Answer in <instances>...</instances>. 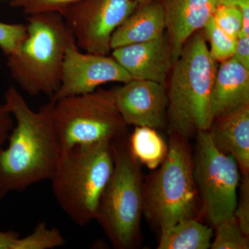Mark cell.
Instances as JSON below:
<instances>
[{"label": "cell", "instance_id": "obj_1", "mask_svg": "<svg viewBox=\"0 0 249 249\" xmlns=\"http://www.w3.org/2000/svg\"><path fill=\"white\" fill-rule=\"evenodd\" d=\"M4 99L15 124L9 145L0 149V200L50 180L62 154L53 126V101L34 111L14 86L6 90Z\"/></svg>", "mask_w": 249, "mask_h": 249}, {"label": "cell", "instance_id": "obj_2", "mask_svg": "<svg viewBox=\"0 0 249 249\" xmlns=\"http://www.w3.org/2000/svg\"><path fill=\"white\" fill-rule=\"evenodd\" d=\"M217 62L201 33L188 39L173 64L168 91V134L190 139L211 128L214 120L211 96Z\"/></svg>", "mask_w": 249, "mask_h": 249}, {"label": "cell", "instance_id": "obj_3", "mask_svg": "<svg viewBox=\"0 0 249 249\" xmlns=\"http://www.w3.org/2000/svg\"><path fill=\"white\" fill-rule=\"evenodd\" d=\"M114 164L111 142L76 145L62 152L50 181L59 206L76 225L96 220Z\"/></svg>", "mask_w": 249, "mask_h": 249}, {"label": "cell", "instance_id": "obj_4", "mask_svg": "<svg viewBox=\"0 0 249 249\" xmlns=\"http://www.w3.org/2000/svg\"><path fill=\"white\" fill-rule=\"evenodd\" d=\"M27 35L17 52L7 57L11 76L31 96L58 91L62 64L73 39L62 15L47 12L27 18Z\"/></svg>", "mask_w": 249, "mask_h": 249}, {"label": "cell", "instance_id": "obj_5", "mask_svg": "<svg viewBox=\"0 0 249 249\" xmlns=\"http://www.w3.org/2000/svg\"><path fill=\"white\" fill-rule=\"evenodd\" d=\"M114 170L101 198L96 220L116 249L138 243L143 214L144 181L141 163L129 143L127 132L111 142Z\"/></svg>", "mask_w": 249, "mask_h": 249}, {"label": "cell", "instance_id": "obj_6", "mask_svg": "<svg viewBox=\"0 0 249 249\" xmlns=\"http://www.w3.org/2000/svg\"><path fill=\"white\" fill-rule=\"evenodd\" d=\"M168 146L160 169L144 182L143 214L160 231L199 213L189 139L170 133Z\"/></svg>", "mask_w": 249, "mask_h": 249}, {"label": "cell", "instance_id": "obj_7", "mask_svg": "<svg viewBox=\"0 0 249 249\" xmlns=\"http://www.w3.org/2000/svg\"><path fill=\"white\" fill-rule=\"evenodd\" d=\"M53 102V126L62 152L76 145L112 142L127 133L112 89H97Z\"/></svg>", "mask_w": 249, "mask_h": 249}, {"label": "cell", "instance_id": "obj_8", "mask_svg": "<svg viewBox=\"0 0 249 249\" xmlns=\"http://www.w3.org/2000/svg\"><path fill=\"white\" fill-rule=\"evenodd\" d=\"M193 163L200 213L216 227L234 217L241 178L238 165L231 155L218 150L209 131L196 134Z\"/></svg>", "mask_w": 249, "mask_h": 249}, {"label": "cell", "instance_id": "obj_9", "mask_svg": "<svg viewBox=\"0 0 249 249\" xmlns=\"http://www.w3.org/2000/svg\"><path fill=\"white\" fill-rule=\"evenodd\" d=\"M138 6L135 0H79L62 16L80 50L108 55L112 34Z\"/></svg>", "mask_w": 249, "mask_h": 249}, {"label": "cell", "instance_id": "obj_10", "mask_svg": "<svg viewBox=\"0 0 249 249\" xmlns=\"http://www.w3.org/2000/svg\"><path fill=\"white\" fill-rule=\"evenodd\" d=\"M130 75L112 56L83 52L75 40L67 47L58 91L49 100L91 93L108 83H127Z\"/></svg>", "mask_w": 249, "mask_h": 249}, {"label": "cell", "instance_id": "obj_11", "mask_svg": "<svg viewBox=\"0 0 249 249\" xmlns=\"http://www.w3.org/2000/svg\"><path fill=\"white\" fill-rule=\"evenodd\" d=\"M112 91L116 106L127 125L156 129L164 127L168 104L165 85L132 79Z\"/></svg>", "mask_w": 249, "mask_h": 249}, {"label": "cell", "instance_id": "obj_12", "mask_svg": "<svg viewBox=\"0 0 249 249\" xmlns=\"http://www.w3.org/2000/svg\"><path fill=\"white\" fill-rule=\"evenodd\" d=\"M111 56L132 79L151 80L163 85L173 66L171 47L166 35L149 42L112 49Z\"/></svg>", "mask_w": 249, "mask_h": 249}, {"label": "cell", "instance_id": "obj_13", "mask_svg": "<svg viewBox=\"0 0 249 249\" xmlns=\"http://www.w3.org/2000/svg\"><path fill=\"white\" fill-rule=\"evenodd\" d=\"M164 14L167 38L173 63L178 60L188 39L213 16L220 0H160Z\"/></svg>", "mask_w": 249, "mask_h": 249}, {"label": "cell", "instance_id": "obj_14", "mask_svg": "<svg viewBox=\"0 0 249 249\" xmlns=\"http://www.w3.org/2000/svg\"><path fill=\"white\" fill-rule=\"evenodd\" d=\"M209 132L218 150L235 159L241 176L249 175V105L214 119Z\"/></svg>", "mask_w": 249, "mask_h": 249}, {"label": "cell", "instance_id": "obj_15", "mask_svg": "<svg viewBox=\"0 0 249 249\" xmlns=\"http://www.w3.org/2000/svg\"><path fill=\"white\" fill-rule=\"evenodd\" d=\"M249 105V70L235 58L221 62L213 87L211 108L213 119Z\"/></svg>", "mask_w": 249, "mask_h": 249}, {"label": "cell", "instance_id": "obj_16", "mask_svg": "<svg viewBox=\"0 0 249 249\" xmlns=\"http://www.w3.org/2000/svg\"><path fill=\"white\" fill-rule=\"evenodd\" d=\"M165 18L160 0L139 5L111 37V49L155 40L164 35Z\"/></svg>", "mask_w": 249, "mask_h": 249}, {"label": "cell", "instance_id": "obj_17", "mask_svg": "<svg viewBox=\"0 0 249 249\" xmlns=\"http://www.w3.org/2000/svg\"><path fill=\"white\" fill-rule=\"evenodd\" d=\"M213 236L212 228L204 225L196 218H190L160 231L157 249H208Z\"/></svg>", "mask_w": 249, "mask_h": 249}, {"label": "cell", "instance_id": "obj_18", "mask_svg": "<svg viewBox=\"0 0 249 249\" xmlns=\"http://www.w3.org/2000/svg\"><path fill=\"white\" fill-rule=\"evenodd\" d=\"M131 151L141 164L150 170L158 168L168 153V144L157 129L145 126H137L130 137Z\"/></svg>", "mask_w": 249, "mask_h": 249}, {"label": "cell", "instance_id": "obj_19", "mask_svg": "<svg viewBox=\"0 0 249 249\" xmlns=\"http://www.w3.org/2000/svg\"><path fill=\"white\" fill-rule=\"evenodd\" d=\"M210 249H249V236L241 230L235 217L227 219L218 224Z\"/></svg>", "mask_w": 249, "mask_h": 249}, {"label": "cell", "instance_id": "obj_20", "mask_svg": "<svg viewBox=\"0 0 249 249\" xmlns=\"http://www.w3.org/2000/svg\"><path fill=\"white\" fill-rule=\"evenodd\" d=\"M205 35L209 40L210 53L216 62H222L232 58L235 53L236 39L228 35L218 27L213 16L204 27Z\"/></svg>", "mask_w": 249, "mask_h": 249}, {"label": "cell", "instance_id": "obj_21", "mask_svg": "<svg viewBox=\"0 0 249 249\" xmlns=\"http://www.w3.org/2000/svg\"><path fill=\"white\" fill-rule=\"evenodd\" d=\"M214 22L228 35L237 39L243 27V14L238 7L220 4L213 15Z\"/></svg>", "mask_w": 249, "mask_h": 249}, {"label": "cell", "instance_id": "obj_22", "mask_svg": "<svg viewBox=\"0 0 249 249\" xmlns=\"http://www.w3.org/2000/svg\"><path fill=\"white\" fill-rule=\"evenodd\" d=\"M79 0H11V7L22 10L30 16L40 13L54 12L62 15L72 4Z\"/></svg>", "mask_w": 249, "mask_h": 249}, {"label": "cell", "instance_id": "obj_23", "mask_svg": "<svg viewBox=\"0 0 249 249\" xmlns=\"http://www.w3.org/2000/svg\"><path fill=\"white\" fill-rule=\"evenodd\" d=\"M27 35V24L0 22V49L6 57L18 50Z\"/></svg>", "mask_w": 249, "mask_h": 249}, {"label": "cell", "instance_id": "obj_24", "mask_svg": "<svg viewBox=\"0 0 249 249\" xmlns=\"http://www.w3.org/2000/svg\"><path fill=\"white\" fill-rule=\"evenodd\" d=\"M42 247V237L37 231L23 237L14 231H0V249H41Z\"/></svg>", "mask_w": 249, "mask_h": 249}, {"label": "cell", "instance_id": "obj_25", "mask_svg": "<svg viewBox=\"0 0 249 249\" xmlns=\"http://www.w3.org/2000/svg\"><path fill=\"white\" fill-rule=\"evenodd\" d=\"M240 196L237 198L234 217L238 222L241 230L249 235V175L241 176Z\"/></svg>", "mask_w": 249, "mask_h": 249}, {"label": "cell", "instance_id": "obj_26", "mask_svg": "<svg viewBox=\"0 0 249 249\" xmlns=\"http://www.w3.org/2000/svg\"><path fill=\"white\" fill-rule=\"evenodd\" d=\"M15 124L14 119L5 103L0 105V149L8 140Z\"/></svg>", "mask_w": 249, "mask_h": 249}, {"label": "cell", "instance_id": "obj_27", "mask_svg": "<svg viewBox=\"0 0 249 249\" xmlns=\"http://www.w3.org/2000/svg\"><path fill=\"white\" fill-rule=\"evenodd\" d=\"M232 58L249 70V35H240L236 39L235 53Z\"/></svg>", "mask_w": 249, "mask_h": 249}, {"label": "cell", "instance_id": "obj_28", "mask_svg": "<svg viewBox=\"0 0 249 249\" xmlns=\"http://www.w3.org/2000/svg\"><path fill=\"white\" fill-rule=\"evenodd\" d=\"M221 4L237 6L243 14V27L240 35H249V0H220Z\"/></svg>", "mask_w": 249, "mask_h": 249}, {"label": "cell", "instance_id": "obj_29", "mask_svg": "<svg viewBox=\"0 0 249 249\" xmlns=\"http://www.w3.org/2000/svg\"><path fill=\"white\" fill-rule=\"evenodd\" d=\"M138 2L139 5H142L145 4V3L147 2V1H151V0H135Z\"/></svg>", "mask_w": 249, "mask_h": 249}]
</instances>
